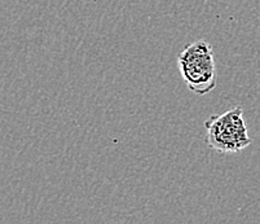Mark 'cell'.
Here are the masks:
<instances>
[{
  "mask_svg": "<svg viewBox=\"0 0 260 224\" xmlns=\"http://www.w3.org/2000/svg\"><path fill=\"white\" fill-rule=\"evenodd\" d=\"M177 63L186 87L196 95H207L216 87L214 49L209 42L186 44L177 56Z\"/></svg>",
  "mask_w": 260,
  "mask_h": 224,
  "instance_id": "6da1fadb",
  "label": "cell"
},
{
  "mask_svg": "<svg viewBox=\"0 0 260 224\" xmlns=\"http://www.w3.org/2000/svg\"><path fill=\"white\" fill-rule=\"evenodd\" d=\"M207 147L220 153H238L251 144L241 107L232 108L205 122Z\"/></svg>",
  "mask_w": 260,
  "mask_h": 224,
  "instance_id": "7a4b0ae2",
  "label": "cell"
},
{
  "mask_svg": "<svg viewBox=\"0 0 260 224\" xmlns=\"http://www.w3.org/2000/svg\"><path fill=\"white\" fill-rule=\"evenodd\" d=\"M202 2H209V0H202Z\"/></svg>",
  "mask_w": 260,
  "mask_h": 224,
  "instance_id": "3957f363",
  "label": "cell"
}]
</instances>
